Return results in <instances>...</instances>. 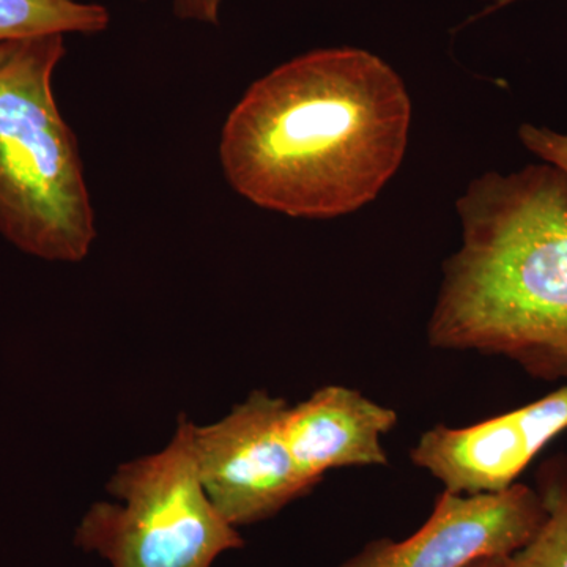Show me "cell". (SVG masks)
Segmentation results:
<instances>
[{"mask_svg":"<svg viewBox=\"0 0 567 567\" xmlns=\"http://www.w3.org/2000/svg\"><path fill=\"white\" fill-rule=\"evenodd\" d=\"M412 102L385 61L323 48L249 85L224 122V178L249 203L331 219L371 204L404 162Z\"/></svg>","mask_w":567,"mask_h":567,"instance_id":"obj_1","label":"cell"},{"mask_svg":"<svg viewBox=\"0 0 567 567\" xmlns=\"http://www.w3.org/2000/svg\"><path fill=\"white\" fill-rule=\"evenodd\" d=\"M456 207L462 244L443 265L429 344L567 379V178L546 163L492 171Z\"/></svg>","mask_w":567,"mask_h":567,"instance_id":"obj_2","label":"cell"},{"mask_svg":"<svg viewBox=\"0 0 567 567\" xmlns=\"http://www.w3.org/2000/svg\"><path fill=\"white\" fill-rule=\"evenodd\" d=\"M65 35L0 43V235L48 262L76 264L96 240L76 134L55 102Z\"/></svg>","mask_w":567,"mask_h":567,"instance_id":"obj_3","label":"cell"},{"mask_svg":"<svg viewBox=\"0 0 567 567\" xmlns=\"http://www.w3.org/2000/svg\"><path fill=\"white\" fill-rule=\"evenodd\" d=\"M194 424L181 416L169 445L118 466L107 492L118 503L89 507L74 546L110 567H213L245 546L213 506L197 473Z\"/></svg>","mask_w":567,"mask_h":567,"instance_id":"obj_4","label":"cell"},{"mask_svg":"<svg viewBox=\"0 0 567 567\" xmlns=\"http://www.w3.org/2000/svg\"><path fill=\"white\" fill-rule=\"evenodd\" d=\"M286 401L264 390L216 423L194 424L193 446L205 494L235 528L276 516L311 492L284 435Z\"/></svg>","mask_w":567,"mask_h":567,"instance_id":"obj_5","label":"cell"},{"mask_svg":"<svg viewBox=\"0 0 567 567\" xmlns=\"http://www.w3.org/2000/svg\"><path fill=\"white\" fill-rule=\"evenodd\" d=\"M544 516L539 492L525 484L498 494L443 491L412 536L372 540L339 567H466L511 557L535 536Z\"/></svg>","mask_w":567,"mask_h":567,"instance_id":"obj_6","label":"cell"},{"mask_svg":"<svg viewBox=\"0 0 567 567\" xmlns=\"http://www.w3.org/2000/svg\"><path fill=\"white\" fill-rule=\"evenodd\" d=\"M566 429L567 385L477 424L435 425L421 435L412 461L453 494H498L517 484L533 458Z\"/></svg>","mask_w":567,"mask_h":567,"instance_id":"obj_7","label":"cell"},{"mask_svg":"<svg viewBox=\"0 0 567 567\" xmlns=\"http://www.w3.org/2000/svg\"><path fill=\"white\" fill-rule=\"evenodd\" d=\"M395 424L393 409L352 388L330 385L287 406L284 435L298 472L316 487L330 470L388 465L382 439Z\"/></svg>","mask_w":567,"mask_h":567,"instance_id":"obj_8","label":"cell"},{"mask_svg":"<svg viewBox=\"0 0 567 567\" xmlns=\"http://www.w3.org/2000/svg\"><path fill=\"white\" fill-rule=\"evenodd\" d=\"M106 7L81 0H0V43L40 35H96L110 28Z\"/></svg>","mask_w":567,"mask_h":567,"instance_id":"obj_9","label":"cell"},{"mask_svg":"<svg viewBox=\"0 0 567 567\" xmlns=\"http://www.w3.org/2000/svg\"><path fill=\"white\" fill-rule=\"evenodd\" d=\"M543 524L516 554L502 559L499 567H567V464L550 461L539 473Z\"/></svg>","mask_w":567,"mask_h":567,"instance_id":"obj_10","label":"cell"},{"mask_svg":"<svg viewBox=\"0 0 567 567\" xmlns=\"http://www.w3.org/2000/svg\"><path fill=\"white\" fill-rule=\"evenodd\" d=\"M518 140L540 162L555 167L567 178V133L524 123L518 128Z\"/></svg>","mask_w":567,"mask_h":567,"instance_id":"obj_11","label":"cell"},{"mask_svg":"<svg viewBox=\"0 0 567 567\" xmlns=\"http://www.w3.org/2000/svg\"><path fill=\"white\" fill-rule=\"evenodd\" d=\"M173 10L183 21L218 24L221 0H173Z\"/></svg>","mask_w":567,"mask_h":567,"instance_id":"obj_12","label":"cell"},{"mask_svg":"<svg viewBox=\"0 0 567 567\" xmlns=\"http://www.w3.org/2000/svg\"><path fill=\"white\" fill-rule=\"evenodd\" d=\"M502 558H484L480 559V561L472 563V565L466 567H499L502 566Z\"/></svg>","mask_w":567,"mask_h":567,"instance_id":"obj_13","label":"cell"}]
</instances>
